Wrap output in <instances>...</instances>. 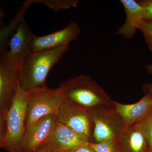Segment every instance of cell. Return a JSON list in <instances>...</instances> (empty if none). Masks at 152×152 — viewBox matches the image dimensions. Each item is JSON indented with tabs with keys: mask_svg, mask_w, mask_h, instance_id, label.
I'll return each mask as SVG.
<instances>
[{
	"mask_svg": "<svg viewBox=\"0 0 152 152\" xmlns=\"http://www.w3.org/2000/svg\"><path fill=\"white\" fill-rule=\"evenodd\" d=\"M65 45L49 50L30 53L18 70L20 86L26 91L47 86L46 79L52 68L69 48Z\"/></svg>",
	"mask_w": 152,
	"mask_h": 152,
	"instance_id": "cell-1",
	"label": "cell"
},
{
	"mask_svg": "<svg viewBox=\"0 0 152 152\" xmlns=\"http://www.w3.org/2000/svg\"><path fill=\"white\" fill-rule=\"evenodd\" d=\"M59 88L66 100L88 109L114 105V100L102 87L86 75H80L68 79L61 83Z\"/></svg>",
	"mask_w": 152,
	"mask_h": 152,
	"instance_id": "cell-2",
	"label": "cell"
},
{
	"mask_svg": "<svg viewBox=\"0 0 152 152\" xmlns=\"http://www.w3.org/2000/svg\"><path fill=\"white\" fill-rule=\"evenodd\" d=\"M27 100V93L22 88L18 82L15 94L6 115L5 133L0 148H4L10 152H22L26 130Z\"/></svg>",
	"mask_w": 152,
	"mask_h": 152,
	"instance_id": "cell-3",
	"label": "cell"
},
{
	"mask_svg": "<svg viewBox=\"0 0 152 152\" xmlns=\"http://www.w3.org/2000/svg\"><path fill=\"white\" fill-rule=\"evenodd\" d=\"M26 92V129L44 117L56 114L60 106L66 100L59 88L51 89L47 86Z\"/></svg>",
	"mask_w": 152,
	"mask_h": 152,
	"instance_id": "cell-4",
	"label": "cell"
},
{
	"mask_svg": "<svg viewBox=\"0 0 152 152\" xmlns=\"http://www.w3.org/2000/svg\"><path fill=\"white\" fill-rule=\"evenodd\" d=\"M88 110L94 124L92 143L118 138L124 129V124L114 104L97 106Z\"/></svg>",
	"mask_w": 152,
	"mask_h": 152,
	"instance_id": "cell-5",
	"label": "cell"
},
{
	"mask_svg": "<svg viewBox=\"0 0 152 152\" xmlns=\"http://www.w3.org/2000/svg\"><path fill=\"white\" fill-rule=\"evenodd\" d=\"M57 121L92 143L94 124L88 109L65 100L56 114Z\"/></svg>",
	"mask_w": 152,
	"mask_h": 152,
	"instance_id": "cell-6",
	"label": "cell"
},
{
	"mask_svg": "<svg viewBox=\"0 0 152 152\" xmlns=\"http://www.w3.org/2000/svg\"><path fill=\"white\" fill-rule=\"evenodd\" d=\"M24 18L19 23L9 42V50L4 55L9 65L19 70L25 58L31 53L30 46L34 36Z\"/></svg>",
	"mask_w": 152,
	"mask_h": 152,
	"instance_id": "cell-7",
	"label": "cell"
},
{
	"mask_svg": "<svg viewBox=\"0 0 152 152\" xmlns=\"http://www.w3.org/2000/svg\"><path fill=\"white\" fill-rule=\"evenodd\" d=\"M57 122L56 114H51L40 119L26 129L22 152H38L45 148Z\"/></svg>",
	"mask_w": 152,
	"mask_h": 152,
	"instance_id": "cell-8",
	"label": "cell"
},
{
	"mask_svg": "<svg viewBox=\"0 0 152 152\" xmlns=\"http://www.w3.org/2000/svg\"><path fill=\"white\" fill-rule=\"evenodd\" d=\"M89 143L78 133L57 121L45 148L56 152H74Z\"/></svg>",
	"mask_w": 152,
	"mask_h": 152,
	"instance_id": "cell-9",
	"label": "cell"
},
{
	"mask_svg": "<svg viewBox=\"0 0 152 152\" xmlns=\"http://www.w3.org/2000/svg\"><path fill=\"white\" fill-rule=\"evenodd\" d=\"M80 33L78 25L71 22L66 27L43 36L35 35L30 46L31 53L49 50L69 45L75 40Z\"/></svg>",
	"mask_w": 152,
	"mask_h": 152,
	"instance_id": "cell-10",
	"label": "cell"
},
{
	"mask_svg": "<svg viewBox=\"0 0 152 152\" xmlns=\"http://www.w3.org/2000/svg\"><path fill=\"white\" fill-rule=\"evenodd\" d=\"M18 82V70L9 65L4 55L0 56V113H7Z\"/></svg>",
	"mask_w": 152,
	"mask_h": 152,
	"instance_id": "cell-11",
	"label": "cell"
},
{
	"mask_svg": "<svg viewBox=\"0 0 152 152\" xmlns=\"http://www.w3.org/2000/svg\"><path fill=\"white\" fill-rule=\"evenodd\" d=\"M113 103L122 118L124 129L137 123L152 110V96L147 93L137 102L131 104H121L115 101Z\"/></svg>",
	"mask_w": 152,
	"mask_h": 152,
	"instance_id": "cell-12",
	"label": "cell"
},
{
	"mask_svg": "<svg viewBox=\"0 0 152 152\" xmlns=\"http://www.w3.org/2000/svg\"><path fill=\"white\" fill-rule=\"evenodd\" d=\"M117 141L120 152H150L146 138L134 125L124 129Z\"/></svg>",
	"mask_w": 152,
	"mask_h": 152,
	"instance_id": "cell-13",
	"label": "cell"
},
{
	"mask_svg": "<svg viewBox=\"0 0 152 152\" xmlns=\"http://www.w3.org/2000/svg\"><path fill=\"white\" fill-rule=\"evenodd\" d=\"M126 11V20L125 23L118 29L117 34L126 39L133 37L137 29L138 21L144 19L145 12L143 8L137 1L134 0H121Z\"/></svg>",
	"mask_w": 152,
	"mask_h": 152,
	"instance_id": "cell-14",
	"label": "cell"
},
{
	"mask_svg": "<svg viewBox=\"0 0 152 152\" xmlns=\"http://www.w3.org/2000/svg\"><path fill=\"white\" fill-rule=\"evenodd\" d=\"M30 6L26 1H24L23 6L18 9L15 15L10 23L0 29V56L7 51L10 39L15 31L21 20L24 18L25 14Z\"/></svg>",
	"mask_w": 152,
	"mask_h": 152,
	"instance_id": "cell-15",
	"label": "cell"
},
{
	"mask_svg": "<svg viewBox=\"0 0 152 152\" xmlns=\"http://www.w3.org/2000/svg\"><path fill=\"white\" fill-rule=\"evenodd\" d=\"M27 1L31 5L34 4H42L56 12L77 7L79 3V1L77 0H27Z\"/></svg>",
	"mask_w": 152,
	"mask_h": 152,
	"instance_id": "cell-16",
	"label": "cell"
},
{
	"mask_svg": "<svg viewBox=\"0 0 152 152\" xmlns=\"http://www.w3.org/2000/svg\"><path fill=\"white\" fill-rule=\"evenodd\" d=\"M133 125L146 137L149 145L150 152H152V110L143 118Z\"/></svg>",
	"mask_w": 152,
	"mask_h": 152,
	"instance_id": "cell-17",
	"label": "cell"
},
{
	"mask_svg": "<svg viewBox=\"0 0 152 152\" xmlns=\"http://www.w3.org/2000/svg\"><path fill=\"white\" fill-rule=\"evenodd\" d=\"M117 140H110L97 143H90L89 146L96 152H120Z\"/></svg>",
	"mask_w": 152,
	"mask_h": 152,
	"instance_id": "cell-18",
	"label": "cell"
},
{
	"mask_svg": "<svg viewBox=\"0 0 152 152\" xmlns=\"http://www.w3.org/2000/svg\"><path fill=\"white\" fill-rule=\"evenodd\" d=\"M137 29L140 30L143 35L152 37V20H139L137 23Z\"/></svg>",
	"mask_w": 152,
	"mask_h": 152,
	"instance_id": "cell-19",
	"label": "cell"
},
{
	"mask_svg": "<svg viewBox=\"0 0 152 152\" xmlns=\"http://www.w3.org/2000/svg\"><path fill=\"white\" fill-rule=\"evenodd\" d=\"M137 2L145 10L144 20H152V0L138 1Z\"/></svg>",
	"mask_w": 152,
	"mask_h": 152,
	"instance_id": "cell-20",
	"label": "cell"
},
{
	"mask_svg": "<svg viewBox=\"0 0 152 152\" xmlns=\"http://www.w3.org/2000/svg\"><path fill=\"white\" fill-rule=\"evenodd\" d=\"M7 114L0 113V145L2 141L5 131L4 130V126L6 123V118Z\"/></svg>",
	"mask_w": 152,
	"mask_h": 152,
	"instance_id": "cell-21",
	"label": "cell"
},
{
	"mask_svg": "<svg viewBox=\"0 0 152 152\" xmlns=\"http://www.w3.org/2000/svg\"><path fill=\"white\" fill-rule=\"evenodd\" d=\"M145 69L148 73L152 75V64L145 66ZM147 93H149L152 96V84L148 85L147 86Z\"/></svg>",
	"mask_w": 152,
	"mask_h": 152,
	"instance_id": "cell-22",
	"label": "cell"
},
{
	"mask_svg": "<svg viewBox=\"0 0 152 152\" xmlns=\"http://www.w3.org/2000/svg\"><path fill=\"white\" fill-rule=\"evenodd\" d=\"M5 16V12L1 7H0V29L5 26L4 20Z\"/></svg>",
	"mask_w": 152,
	"mask_h": 152,
	"instance_id": "cell-23",
	"label": "cell"
},
{
	"mask_svg": "<svg viewBox=\"0 0 152 152\" xmlns=\"http://www.w3.org/2000/svg\"><path fill=\"white\" fill-rule=\"evenodd\" d=\"M74 152H96L91 147L88 145L79 149Z\"/></svg>",
	"mask_w": 152,
	"mask_h": 152,
	"instance_id": "cell-24",
	"label": "cell"
},
{
	"mask_svg": "<svg viewBox=\"0 0 152 152\" xmlns=\"http://www.w3.org/2000/svg\"><path fill=\"white\" fill-rule=\"evenodd\" d=\"M144 37L149 48L152 53V37L146 35H144Z\"/></svg>",
	"mask_w": 152,
	"mask_h": 152,
	"instance_id": "cell-25",
	"label": "cell"
},
{
	"mask_svg": "<svg viewBox=\"0 0 152 152\" xmlns=\"http://www.w3.org/2000/svg\"><path fill=\"white\" fill-rule=\"evenodd\" d=\"M38 152H56L54 151H52V150L46 148H45L43 149L40 151Z\"/></svg>",
	"mask_w": 152,
	"mask_h": 152,
	"instance_id": "cell-26",
	"label": "cell"
}]
</instances>
